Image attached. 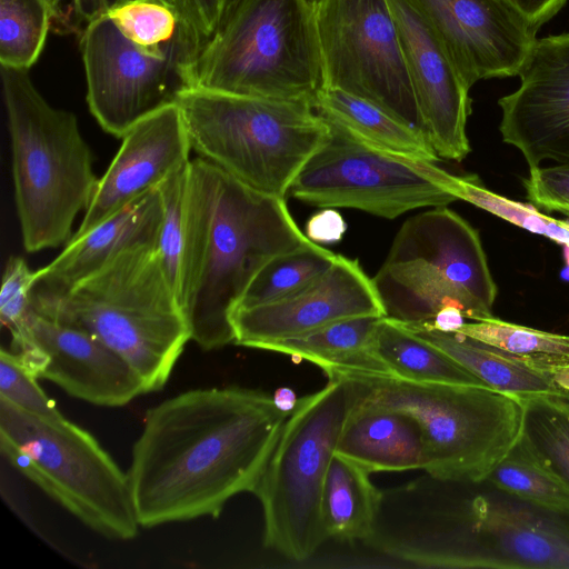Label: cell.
I'll list each match as a JSON object with an SVG mask.
<instances>
[{
    "label": "cell",
    "mask_w": 569,
    "mask_h": 569,
    "mask_svg": "<svg viewBox=\"0 0 569 569\" xmlns=\"http://www.w3.org/2000/svg\"><path fill=\"white\" fill-rule=\"evenodd\" d=\"M0 448L11 466L94 532L112 540L137 536L128 475L86 429L0 399Z\"/></svg>",
    "instance_id": "8fae6325"
},
{
    "label": "cell",
    "mask_w": 569,
    "mask_h": 569,
    "mask_svg": "<svg viewBox=\"0 0 569 569\" xmlns=\"http://www.w3.org/2000/svg\"><path fill=\"white\" fill-rule=\"evenodd\" d=\"M336 257L311 240L273 257L254 276L234 309L270 303L295 293L326 272Z\"/></svg>",
    "instance_id": "4dcf8cb0"
},
{
    "label": "cell",
    "mask_w": 569,
    "mask_h": 569,
    "mask_svg": "<svg viewBox=\"0 0 569 569\" xmlns=\"http://www.w3.org/2000/svg\"><path fill=\"white\" fill-rule=\"evenodd\" d=\"M188 167L189 163L173 172L157 187L163 209L157 250L178 301L187 248L184 198Z\"/></svg>",
    "instance_id": "e575fe53"
},
{
    "label": "cell",
    "mask_w": 569,
    "mask_h": 569,
    "mask_svg": "<svg viewBox=\"0 0 569 569\" xmlns=\"http://www.w3.org/2000/svg\"><path fill=\"white\" fill-rule=\"evenodd\" d=\"M298 399L252 493L263 515V545L293 561L326 541L322 492L342 429L360 400L357 383L332 376Z\"/></svg>",
    "instance_id": "ba28073f"
},
{
    "label": "cell",
    "mask_w": 569,
    "mask_h": 569,
    "mask_svg": "<svg viewBox=\"0 0 569 569\" xmlns=\"http://www.w3.org/2000/svg\"><path fill=\"white\" fill-rule=\"evenodd\" d=\"M187 248L179 301L203 350L234 341L231 313L259 270L310 239L284 199L260 193L200 157L186 186Z\"/></svg>",
    "instance_id": "3957f363"
},
{
    "label": "cell",
    "mask_w": 569,
    "mask_h": 569,
    "mask_svg": "<svg viewBox=\"0 0 569 569\" xmlns=\"http://www.w3.org/2000/svg\"><path fill=\"white\" fill-rule=\"evenodd\" d=\"M31 307L104 342L137 372L146 393L164 387L191 340L156 246L121 251L64 293L32 290Z\"/></svg>",
    "instance_id": "277c9868"
},
{
    "label": "cell",
    "mask_w": 569,
    "mask_h": 569,
    "mask_svg": "<svg viewBox=\"0 0 569 569\" xmlns=\"http://www.w3.org/2000/svg\"><path fill=\"white\" fill-rule=\"evenodd\" d=\"M519 399L522 405L519 441L569 490V401L540 395Z\"/></svg>",
    "instance_id": "f1b7e54d"
},
{
    "label": "cell",
    "mask_w": 569,
    "mask_h": 569,
    "mask_svg": "<svg viewBox=\"0 0 569 569\" xmlns=\"http://www.w3.org/2000/svg\"><path fill=\"white\" fill-rule=\"evenodd\" d=\"M420 167L458 200L467 201L530 232L545 236L569 250V221L553 219L532 206L495 193L475 174L455 176L428 161L421 162Z\"/></svg>",
    "instance_id": "f546056e"
},
{
    "label": "cell",
    "mask_w": 569,
    "mask_h": 569,
    "mask_svg": "<svg viewBox=\"0 0 569 569\" xmlns=\"http://www.w3.org/2000/svg\"><path fill=\"white\" fill-rule=\"evenodd\" d=\"M345 457L372 472L425 469L427 448L423 430L408 412L357 405L336 447Z\"/></svg>",
    "instance_id": "7402d4cb"
},
{
    "label": "cell",
    "mask_w": 569,
    "mask_h": 569,
    "mask_svg": "<svg viewBox=\"0 0 569 569\" xmlns=\"http://www.w3.org/2000/svg\"><path fill=\"white\" fill-rule=\"evenodd\" d=\"M412 332L441 349L486 386L497 391L518 398L540 395L569 401L567 393L551 377L520 356L456 332Z\"/></svg>",
    "instance_id": "cb8c5ba5"
},
{
    "label": "cell",
    "mask_w": 569,
    "mask_h": 569,
    "mask_svg": "<svg viewBox=\"0 0 569 569\" xmlns=\"http://www.w3.org/2000/svg\"><path fill=\"white\" fill-rule=\"evenodd\" d=\"M413 88L423 132L440 159L470 152L466 132L470 88L446 48L409 0H388Z\"/></svg>",
    "instance_id": "d6986e66"
},
{
    "label": "cell",
    "mask_w": 569,
    "mask_h": 569,
    "mask_svg": "<svg viewBox=\"0 0 569 569\" xmlns=\"http://www.w3.org/2000/svg\"><path fill=\"white\" fill-rule=\"evenodd\" d=\"M381 318L365 316L340 320L296 337L263 343L258 349L311 361L327 377L346 372L391 376L372 348Z\"/></svg>",
    "instance_id": "603a6c76"
},
{
    "label": "cell",
    "mask_w": 569,
    "mask_h": 569,
    "mask_svg": "<svg viewBox=\"0 0 569 569\" xmlns=\"http://www.w3.org/2000/svg\"><path fill=\"white\" fill-rule=\"evenodd\" d=\"M372 281L385 317L402 325L449 307L479 321L492 316L497 297L478 231L447 206L403 222Z\"/></svg>",
    "instance_id": "9c48e42d"
},
{
    "label": "cell",
    "mask_w": 569,
    "mask_h": 569,
    "mask_svg": "<svg viewBox=\"0 0 569 569\" xmlns=\"http://www.w3.org/2000/svg\"><path fill=\"white\" fill-rule=\"evenodd\" d=\"M568 0H507L535 29L552 19Z\"/></svg>",
    "instance_id": "b9f144b4"
},
{
    "label": "cell",
    "mask_w": 569,
    "mask_h": 569,
    "mask_svg": "<svg viewBox=\"0 0 569 569\" xmlns=\"http://www.w3.org/2000/svg\"><path fill=\"white\" fill-rule=\"evenodd\" d=\"M54 11V19L58 20L62 3L67 1V18L64 28H78V26H86L93 18L102 14L112 4L120 0H49ZM83 29V28H82Z\"/></svg>",
    "instance_id": "60d3db41"
},
{
    "label": "cell",
    "mask_w": 569,
    "mask_h": 569,
    "mask_svg": "<svg viewBox=\"0 0 569 569\" xmlns=\"http://www.w3.org/2000/svg\"><path fill=\"white\" fill-rule=\"evenodd\" d=\"M11 351L38 378L68 395L102 407H121L141 393L137 372L93 335L33 309L10 331Z\"/></svg>",
    "instance_id": "9a60e30c"
},
{
    "label": "cell",
    "mask_w": 569,
    "mask_h": 569,
    "mask_svg": "<svg viewBox=\"0 0 569 569\" xmlns=\"http://www.w3.org/2000/svg\"><path fill=\"white\" fill-rule=\"evenodd\" d=\"M103 13L128 39L150 51L163 49L183 23L167 0H120Z\"/></svg>",
    "instance_id": "836d02e7"
},
{
    "label": "cell",
    "mask_w": 569,
    "mask_h": 569,
    "mask_svg": "<svg viewBox=\"0 0 569 569\" xmlns=\"http://www.w3.org/2000/svg\"><path fill=\"white\" fill-rule=\"evenodd\" d=\"M517 76L519 88L498 101L502 140L530 169L569 167V32L536 38Z\"/></svg>",
    "instance_id": "2e32d148"
},
{
    "label": "cell",
    "mask_w": 569,
    "mask_h": 569,
    "mask_svg": "<svg viewBox=\"0 0 569 569\" xmlns=\"http://www.w3.org/2000/svg\"><path fill=\"white\" fill-rule=\"evenodd\" d=\"M316 20L325 88L362 98L425 136L388 0H319Z\"/></svg>",
    "instance_id": "4fadbf2b"
},
{
    "label": "cell",
    "mask_w": 569,
    "mask_h": 569,
    "mask_svg": "<svg viewBox=\"0 0 569 569\" xmlns=\"http://www.w3.org/2000/svg\"><path fill=\"white\" fill-rule=\"evenodd\" d=\"M527 198L549 211H569V167L552 166L530 169L523 181Z\"/></svg>",
    "instance_id": "74e56055"
},
{
    "label": "cell",
    "mask_w": 569,
    "mask_h": 569,
    "mask_svg": "<svg viewBox=\"0 0 569 569\" xmlns=\"http://www.w3.org/2000/svg\"><path fill=\"white\" fill-rule=\"evenodd\" d=\"M379 316L385 309L357 259L337 254L332 266L295 293L231 313L234 343L258 349L261 345L296 337L345 319Z\"/></svg>",
    "instance_id": "ac0fdd59"
},
{
    "label": "cell",
    "mask_w": 569,
    "mask_h": 569,
    "mask_svg": "<svg viewBox=\"0 0 569 569\" xmlns=\"http://www.w3.org/2000/svg\"><path fill=\"white\" fill-rule=\"evenodd\" d=\"M176 103L200 158L281 199L330 134L329 122L306 101L186 88Z\"/></svg>",
    "instance_id": "52a82bcc"
},
{
    "label": "cell",
    "mask_w": 569,
    "mask_h": 569,
    "mask_svg": "<svg viewBox=\"0 0 569 569\" xmlns=\"http://www.w3.org/2000/svg\"><path fill=\"white\" fill-rule=\"evenodd\" d=\"M380 497L381 490L372 483L367 469L335 453L322 492L327 539L363 541L373 527Z\"/></svg>",
    "instance_id": "484cf974"
},
{
    "label": "cell",
    "mask_w": 569,
    "mask_h": 569,
    "mask_svg": "<svg viewBox=\"0 0 569 569\" xmlns=\"http://www.w3.org/2000/svg\"><path fill=\"white\" fill-rule=\"evenodd\" d=\"M358 386V405L397 409L420 423L427 448L423 471L448 480L482 482L519 438L522 405L492 388L403 380L346 372ZM328 377V378H329Z\"/></svg>",
    "instance_id": "30bf717a"
},
{
    "label": "cell",
    "mask_w": 569,
    "mask_h": 569,
    "mask_svg": "<svg viewBox=\"0 0 569 569\" xmlns=\"http://www.w3.org/2000/svg\"><path fill=\"white\" fill-rule=\"evenodd\" d=\"M347 229L340 212L333 208H323L310 217L306 224V236L316 243L339 242Z\"/></svg>",
    "instance_id": "ab89813d"
},
{
    "label": "cell",
    "mask_w": 569,
    "mask_h": 569,
    "mask_svg": "<svg viewBox=\"0 0 569 569\" xmlns=\"http://www.w3.org/2000/svg\"><path fill=\"white\" fill-rule=\"evenodd\" d=\"M272 400L279 410L289 415L295 410L298 403L296 392L288 387H280L276 389L272 395Z\"/></svg>",
    "instance_id": "7bdbcfd3"
},
{
    "label": "cell",
    "mask_w": 569,
    "mask_h": 569,
    "mask_svg": "<svg viewBox=\"0 0 569 569\" xmlns=\"http://www.w3.org/2000/svg\"><path fill=\"white\" fill-rule=\"evenodd\" d=\"M54 11L49 0H0V64L29 70L46 46Z\"/></svg>",
    "instance_id": "1f68e13d"
},
{
    "label": "cell",
    "mask_w": 569,
    "mask_h": 569,
    "mask_svg": "<svg viewBox=\"0 0 569 569\" xmlns=\"http://www.w3.org/2000/svg\"><path fill=\"white\" fill-rule=\"evenodd\" d=\"M228 2L229 0H176L181 20L199 44V49L220 24Z\"/></svg>",
    "instance_id": "f35d334b"
},
{
    "label": "cell",
    "mask_w": 569,
    "mask_h": 569,
    "mask_svg": "<svg viewBox=\"0 0 569 569\" xmlns=\"http://www.w3.org/2000/svg\"><path fill=\"white\" fill-rule=\"evenodd\" d=\"M37 271L20 257H11L4 268L0 292V320L12 331L29 315Z\"/></svg>",
    "instance_id": "8d00e7d4"
},
{
    "label": "cell",
    "mask_w": 569,
    "mask_h": 569,
    "mask_svg": "<svg viewBox=\"0 0 569 569\" xmlns=\"http://www.w3.org/2000/svg\"><path fill=\"white\" fill-rule=\"evenodd\" d=\"M563 214L568 216L569 217V211H566Z\"/></svg>",
    "instance_id": "f6af8a7d"
},
{
    "label": "cell",
    "mask_w": 569,
    "mask_h": 569,
    "mask_svg": "<svg viewBox=\"0 0 569 569\" xmlns=\"http://www.w3.org/2000/svg\"><path fill=\"white\" fill-rule=\"evenodd\" d=\"M121 139L71 239L86 234L190 161L192 149L176 102L139 120Z\"/></svg>",
    "instance_id": "ffe728a7"
},
{
    "label": "cell",
    "mask_w": 569,
    "mask_h": 569,
    "mask_svg": "<svg viewBox=\"0 0 569 569\" xmlns=\"http://www.w3.org/2000/svg\"><path fill=\"white\" fill-rule=\"evenodd\" d=\"M528 360L569 398V336L511 323L493 316L463 322L456 331Z\"/></svg>",
    "instance_id": "83f0119b"
},
{
    "label": "cell",
    "mask_w": 569,
    "mask_h": 569,
    "mask_svg": "<svg viewBox=\"0 0 569 569\" xmlns=\"http://www.w3.org/2000/svg\"><path fill=\"white\" fill-rule=\"evenodd\" d=\"M28 71L0 68L22 241L36 252L71 239L99 179L77 117L49 104Z\"/></svg>",
    "instance_id": "5b68a950"
},
{
    "label": "cell",
    "mask_w": 569,
    "mask_h": 569,
    "mask_svg": "<svg viewBox=\"0 0 569 569\" xmlns=\"http://www.w3.org/2000/svg\"><path fill=\"white\" fill-rule=\"evenodd\" d=\"M329 126L328 140L289 188L297 200L319 208L357 209L387 219L458 200L425 173L417 160L385 152L336 123Z\"/></svg>",
    "instance_id": "5bb4252c"
},
{
    "label": "cell",
    "mask_w": 569,
    "mask_h": 569,
    "mask_svg": "<svg viewBox=\"0 0 569 569\" xmlns=\"http://www.w3.org/2000/svg\"><path fill=\"white\" fill-rule=\"evenodd\" d=\"M372 348L393 377L416 382L488 387L441 349L386 317L379 321Z\"/></svg>",
    "instance_id": "4316f807"
},
{
    "label": "cell",
    "mask_w": 569,
    "mask_h": 569,
    "mask_svg": "<svg viewBox=\"0 0 569 569\" xmlns=\"http://www.w3.org/2000/svg\"><path fill=\"white\" fill-rule=\"evenodd\" d=\"M425 473L381 490L363 542L433 568L569 569V508Z\"/></svg>",
    "instance_id": "7a4b0ae2"
},
{
    "label": "cell",
    "mask_w": 569,
    "mask_h": 569,
    "mask_svg": "<svg viewBox=\"0 0 569 569\" xmlns=\"http://www.w3.org/2000/svg\"><path fill=\"white\" fill-rule=\"evenodd\" d=\"M485 481L525 500L555 508H569V490L529 455L519 439Z\"/></svg>",
    "instance_id": "d6a6232c"
},
{
    "label": "cell",
    "mask_w": 569,
    "mask_h": 569,
    "mask_svg": "<svg viewBox=\"0 0 569 569\" xmlns=\"http://www.w3.org/2000/svg\"><path fill=\"white\" fill-rule=\"evenodd\" d=\"M237 0H229V3L228 6L230 7L233 2H236Z\"/></svg>",
    "instance_id": "ee69618b"
},
{
    "label": "cell",
    "mask_w": 569,
    "mask_h": 569,
    "mask_svg": "<svg viewBox=\"0 0 569 569\" xmlns=\"http://www.w3.org/2000/svg\"><path fill=\"white\" fill-rule=\"evenodd\" d=\"M38 378L11 350L0 351V399L26 412L44 418H62L54 401L37 382Z\"/></svg>",
    "instance_id": "d590c367"
},
{
    "label": "cell",
    "mask_w": 569,
    "mask_h": 569,
    "mask_svg": "<svg viewBox=\"0 0 569 569\" xmlns=\"http://www.w3.org/2000/svg\"><path fill=\"white\" fill-rule=\"evenodd\" d=\"M289 413L238 386L193 389L148 409L128 480L139 526L217 518L252 492Z\"/></svg>",
    "instance_id": "6da1fadb"
},
{
    "label": "cell",
    "mask_w": 569,
    "mask_h": 569,
    "mask_svg": "<svg viewBox=\"0 0 569 569\" xmlns=\"http://www.w3.org/2000/svg\"><path fill=\"white\" fill-rule=\"evenodd\" d=\"M409 1L469 88L482 79L517 76L537 38V30L507 0Z\"/></svg>",
    "instance_id": "e0dca14e"
},
{
    "label": "cell",
    "mask_w": 569,
    "mask_h": 569,
    "mask_svg": "<svg viewBox=\"0 0 569 569\" xmlns=\"http://www.w3.org/2000/svg\"><path fill=\"white\" fill-rule=\"evenodd\" d=\"M80 49L90 112L106 132L122 138L188 88L199 46L182 23L163 49L150 51L128 39L102 13L81 30Z\"/></svg>",
    "instance_id": "7c38bea8"
},
{
    "label": "cell",
    "mask_w": 569,
    "mask_h": 569,
    "mask_svg": "<svg viewBox=\"0 0 569 569\" xmlns=\"http://www.w3.org/2000/svg\"><path fill=\"white\" fill-rule=\"evenodd\" d=\"M162 217L161 198L154 188L86 234L70 239L54 260L37 270L33 290L64 293L121 251L157 247Z\"/></svg>",
    "instance_id": "44dd1931"
},
{
    "label": "cell",
    "mask_w": 569,
    "mask_h": 569,
    "mask_svg": "<svg viewBox=\"0 0 569 569\" xmlns=\"http://www.w3.org/2000/svg\"><path fill=\"white\" fill-rule=\"evenodd\" d=\"M188 88L313 106L325 88L316 7L237 0L197 52Z\"/></svg>",
    "instance_id": "8992f818"
},
{
    "label": "cell",
    "mask_w": 569,
    "mask_h": 569,
    "mask_svg": "<svg viewBox=\"0 0 569 569\" xmlns=\"http://www.w3.org/2000/svg\"><path fill=\"white\" fill-rule=\"evenodd\" d=\"M313 108L327 121L373 148L412 160L436 162L440 159L422 133L362 98L323 88Z\"/></svg>",
    "instance_id": "d4e9b609"
}]
</instances>
